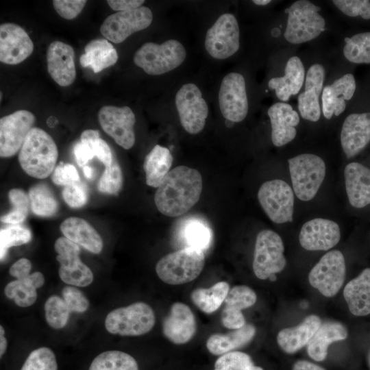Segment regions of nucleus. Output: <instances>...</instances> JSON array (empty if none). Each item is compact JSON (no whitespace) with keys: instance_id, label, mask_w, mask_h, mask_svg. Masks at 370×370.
Returning a JSON list of instances; mask_svg holds the SVG:
<instances>
[{"instance_id":"1","label":"nucleus","mask_w":370,"mask_h":370,"mask_svg":"<svg viewBox=\"0 0 370 370\" xmlns=\"http://www.w3.org/2000/svg\"><path fill=\"white\" fill-rule=\"evenodd\" d=\"M201 191V173L195 169L179 166L170 171L157 188L154 201L162 214L176 217L197 204Z\"/></svg>"},{"instance_id":"2","label":"nucleus","mask_w":370,"mask_h":370,"mask_svg":"<svg viewBox=\"0 0 370 370\" xmlns=\"http://www.w3.org/2000/svg\"><path fill=\"white\" fill-rule=\"evenodd\" d=\"M58 156L52 137L41 128L34 127L20 149L18 162L29 176L44 179L54 170Z\"/></svg>"},{"instance_id":"3","label":"nucleus","mask_w":370,"mask_h":370,"mask_svg":"<svg viewBox=\"0 0 370 370\" xmlns=\"http://www.w3.org/2000/svg\"><path fill=\"white\" fill-rule=\"evenodd\" d=\"M204 265L205 256L203 251L186 247L161 258L156 263V272L164 283L179 285L196 279Z\"/></svg>"},{"instance_id":"4","label":"nucleus","mask_w":370,"mask_h":370,"mask_svg":"<svg viewBox=\"0 0 370 370\" xmlns=\"http://www.w3.org/2000/svg\"><path fill=\"white\" fill-rule=\"evenodd\" d=\"M321 10L308 0L295 1L284 10L288 14L285 39L291 44H301L318 37L325 26V19L319 13Z\"/></svg>"},{"instance_id":"5","label":"nucleus","mask_w":370,"mask_h":370,"mask_svg":"<svg viewBox=\"0 0 370 370\" xmlns=\"http://www.w3.org/2000/svg\"><path fill=\"white\" fill-rule=\"evenodd\" d=\"M186 56L184 47L176 40H169L162 44L148 42L136 51L134 62L147 74L158 75L178 67Z\"/></svg>"},{"instance_id":"6","label":"nucleus","mask_w":370,"mask_h":370,"mask_svg":"<svg viewBox=\"0 0 370 370\" xmlns=\"http://www.w3.org/2000/svg\"><path fill=\"white\" fill-rule=\"evenodd\" d=\"M156 323L152 308L143 301L110 311L105 319L106 330L122 336H138L150 332Z\"/></svg>"},{"instance_id":"7","label":"nucleus","mask_w":370,"mask_h":370,"mask_svg":"<svg viewBox=\"0 0 370 370\" xmlns=\"http://www.w3.org/2000/svg\"><path fill=\"white\" fill-rule=\"evenodd\" d=\"M288 162L295 195L302 201L311 200L324 180V161L318 156L303 153L288 159Z\"/></svg>"},{"instance_id":"8","label":"nucleus","mask_w":370,"mask_h":370,"mask_svg":"<svg viewBox=\"0 0 370 370\" xmlns=\"http://www.w3.org/2000/svg\"><path fill=\"white\" fill-rule=\"evenodd\" d=\"M284 244L280 235L271 230L260 231L256 239L253 269L256 276L266 280L282 271L286 264Z\"/></svg>"},{"instance_id":"9","label":"nucleus","mask_w":370,"mask_h":370,"mask_svg":"<svg viewBox=\"0 0 370 370\" xmlns=\"http://www.w3.org/2000/svg\"><path fill=\"white\" fill-rule=\"evenodd\" d=\"M258 199L273 222L284 223L293 221V190L284 180L275 179L264 182L258 190Z\"/></svg>"},{"instance_id":"10","label":"nucleus","mask_w":370,"mask_h":370,"mask_svg":"<svg viewBox=\"0 0 370 370\" xmlns=\"http://www.w3.org/2000/svg\"><path fill=\"white\" fill-rule=\"evenodd\" d=\"M346 267L343 254L332 250L323 255L311 269L308 280L310 285L327 297L334 296L342 287Z\"/></svg>"},{"instance_id":"11","label":"nucleus","mask_w":370,"mask_h":370,"mask_svg":"<svg viewBox=\"0 0 370 370\" xmlns=\"http://www.w3.org/2000/svg\"><path fill=\"white\" fill-rule=\"evenodd\" d=\"M58 254L56 260L60 264L58 274L62 281L71 286L85 287L94 279L90 269L79 258L78 245L66 238H58L54 244Z\"/></svg>"},{"instance_id":"12","label":"nucleus","mask_w":370,"mask_h":370,"mask_svg":"<svg viewBox=\"0 0 370 370\" xmlns=\"http://www.w3.org/2000/svg\"><path fill=\"white\" fill-rule=\"evenodd\" d=\"M153 18L145 6L121 11L108 16L100 27L101 34L114 43H121L132 34L148 27Z\"/></svg>"},{"instance_id":"13","label":"nucleus","mask_w":370,"mask_h":370,"mask_svg":"<svg viewBox=\"0 0 370 370\" xmlns=\"http://www.w3.org/2000/svg\"><path fill=\"white\" fill-rule=\"evenodd\" d=\"M240 47V31L236 17L221 15L206 34L205 47L214 58L223 60L234 55Z\"/></svg>"},{"instance_id":"14","label":"nucleus","mask_w":370,"mask_h":370,"mask_svg":"<svg viewBox=\"0 0 370 370\" xmlns=\"http://www.w3.org/2000/svg\"><path fill=\"white\" fill-rule=\"evenodd\" d=\"M175 106L183 128L191 134L204 127L208 107L199 88L194 84H184L175 95Z\"/></svg>"},{"instance_id":"15","label":"nucleus","mask_w":370,"mask_h":370,"mask_svg":"<svg viewBox=\"0 0 370 370\" xmlns=\"http://www.w3.org/2000/svg\"><path fill=\"white\" fill-rule=\"evenodd\" d=\"M98 120L103 130L119 146L125 149L134 146L136 118L130 107L104 106L98 112Z\"/></svg>"},{"instance_id":"16","label":"nucleus","mask_w":370,"mask_h":370,"mask_svg":"<svg viewBox=\"0 0 370 370\" xmlns=\"http://www.w3.org/2000/svg\"><path fill=\"white\" fill-rule=\"evenodd\" d=\"M221 112L226 120L241 122L246 117L249 105L244 77L230 73L222 79L219 92Z\"/></svg>"},{"instance_id":"17","label":"nucleus","mask_w":370,"mask_h":370,"mask_svg":"<svg viewBox=\"0 0 370 370\" xmlns=\"http://www.w3.org/2000/svg\"><path fill=\"white\" fill-rule=\"evenodd\" d=\"M35 116L20 110L0 119V156L10 157L21 149L25 139L34 127Z\"/></svg>"},{"instance_id":"18","label":"nucleus","mask_w":370,"mask_h":370,"mask_svg":"<svg viewBox=\"0 0 370 370\" xmlns=\"http://www.w3.org/2000/svg\"><path fill=\"white\" fill-rule=\"evenodd\" d=\"M34 44L27 33L15 23L0 25V61L7 64H18L28 58Z\"/></svg>"},{"instance_id":"19","label":"nucleus","mask_w":370,"mask_h":370,"mask_svg":"<svg viewBox=\"0 0 370 370\" xmlns=\"http://www.w3.org/2000/svg\"><path fill=\"white\" fill-rule=\"evenodd\" d=\"M338 225L331 220L316 218L305 223L300 231L301 246L309 251H327L340 241Z\"/></svg>"},{"instance_id":"20","label":"nucleus","mask_w":370,"mask_h":370,"mask_svg":"<svg viewBox=\"0 0 370 370\" xmlns=\"http://www.w3.org/2000/svg\"><path fill=\"white\" fill-rule=\"evenodd\" d=\"M197 331L195 317L186 304L175 302L162 322L164 336L171 343L182 345L189 342Z\"/></svg>"},{"instance_id":"21","label":"nucleus","mask_w":370,"mask_h":370,"mask_svg":"<svg viewBox=\"0 0 370 370\" xmlns=\"http://www.w3.org/2000/svg\"><path fill=\"white\" fill-rule=\"evenodd\" d=\"M47 64L51 78L61 86H68L76 77L75 51L63 42L53 41L47 51Z\"/></svg>"},{"instance_id":"22","label":"nucleus","mask_w":370,"mask_h":370,"mask_svg":"<svg viewBox=\"0 0 370 370\" xmlns=\"http://www.w3.org/2000/svg\"><path fill=\"white\" fill-rule=\"evenodd\" d=\"M369 142L370 112L348 115L341 132V143L347 158L357 155Z\"/></svg>"},{"instance_id":"23","label":"nucleus","mask_w":370,"mask_h":370,"mask_svg":"<svg viewBox=\"0 0 370 370\" xmlns=\"http://www.w3.org/2000/svg\"><path fill=\"white\" fill-rule=\"evenodd\" d=\"M324 79L325 69L321 64H314L308 70L304 91L298 97V109L303 119L312 122L320 119L319 96Z\"/></svg>"},{"instance_id":"24","label":"nucleus","mask_w":370,"mask_h":370,"mask_svg":"<svg viewBox=\"0 0 370 370\" xmlns=\"http://www.w3.org/2000/svg\"><path fill=\"white\" fill-rule=\"evenodd\" d=\"M267 114L271 125V140L275 146L282 147L295 138L300 119L290 104L275 103L268 109Z\"/></svg>"},{"instance_id":"25","label":"nucleus","mask_w":370,"mask_h":370,"mask_svg":"<svg viewBox=\"0 0 370 370\" xmlns=\"http://www.w3.org/2000/svg\"><path fill=\"white\" fill-rule=\"evenodd\" d=\"M256 299V293L247 286L238 285L230 289L221 313L223 326L232 330L244 326L245 320L241 310L252 306Z\"/></svg>"},{"instance_id":"26","label":"nucleus","mask_w":370,"mask_h":370,"mask_svg":"<svg viewBox=\"0 0 370 370\" xmlns=\"http://www.w3.org/2000/svg\"><path fill=\"white\" fill-rule=\"evenodd\" d=\"M354 75L347 73L325 86L322 92V111L327 119L339 116L346 108L345 100H350L356 90Z\"/></svg>"},{"instance_id":"27","label":"nucleus","mask_w":370,"mask_h":370,"mask_svg":"<svg viewBox=\"0 0 370 370\" xmlns=\"http://www.w3.org/2000/svg\"><path fill=\"white\" fill-rule=\"evenodd\" d=\"M346 193L350 204L361 208L370 204V169L351 162L344 170Z\"/></svg>"},{"instance_id":"28","label":"nucleus","mask_w":370,"mask_h":370,"mask_svg":"<svg viewBox=\"0 0 370 370\" xmlns=\"http://www.w3.org/2000/svg\"><path fill=\"white\" fill-rule=\"evenodd\" d=\"M64 237L85 248L88 251L98 254L103 249V241L96 230L86 220L79 217H69L60 225Z\"/></svg>"},{"instance_id":"29","label":"nucleus","mask_w":370,"mask_h":370,"mask_svg":"<svg viewBox=\"0 0 370 370\" xmlns=\"http://www.w3.org/2000/svg\"><path fill=\"white\" fill-rule=\"evenodd\" d=\"M321 325L318 316L308 315L297 326L280 331L277 336L278 345L286 353L293 354L308 345Z\"/></svg>"},{"instance_id":"30","label":"nucleus","mask_w":370,"mask_h":370,"mask_svg":"<svg viewBox=\"0 0 370 370\" xmlns=\"http://www.w3.org/2000/svg\"><path fill=\"white\" fill-rule=\"evenodd\" d=\"M305 79V69L297 56L290 58L286 64L284 75L271 78L268 83L271 90H275L277 97L287 101L292 95H297Z\"/></svg>"},{"instance_id":"31","label":"nucleus","mask_w":370,"mask_h":370,"mask_svg":"<svg viewBox=\"0 0 370 370\" xmlns=\"http://www.w3.org/2000/svg\"><path fill=\"white\" fill-rule=\"evenodd\" d=\"M343 296L352 314H370V268L365 269L345 286Z\"/></svg>"},{"instance_id":"32","label":"nucleus","mask_w":370,"mask_h":370,"mask_svg":"<svg viewBox=\"0 0 370 370\" xmlns=\"http://www.w3.org/2000/svg\"><path fill=\"white\" fill-rule=\"evenodd\" d=\"M347 336L346 328L338 322L328 321L320 325L307 345L309 356L316 361H323L327 356L330 345L345 340Z\"/></svg>"},{"instance_id":"33","label":"nucleus","mask_w":370,"mask_h":370,"mask_svg":"<svg viewBox=\"0 0 370 370\" xmlns=\"http://www.w3.org/2000/svg\"><path fill=\"white\" fill-rule=\"evenodd\" d=\"M117 60L118 54L114 46L107 39L101 38L86 45L79 63L82 67H90L97 73L114 65Z\"/></svg>"},{"instance_id":"34","label":"nucleus","mask_w":370,"mask_h":370,"mask_svg":"<svg viewBox=\"0 0 370 370\" xmlns=\"http://www.w3.org/2000/svg\"><path fill=\"white\" fill-rule=\"evenodd\" d=\"M256 332L254 325L245 323L242 328L227 334H213L208 338L206 347L212 354L221 356L249 343Z\"/></svg>"},{"instance_id":"35","label":"nucleus","mask_w":370,"mask_h":370,"mask_svg":"<svg viewBox=\"0 0 370 370\" xmlns=\"http://www.w3.org/2000/svg\"><path fill=\"white\" fill-rule=\"evenodd\" d=\"M45 277L41 272L31 273L27 277L10 282L4 288L5 296L14 299L20 307L33 305L37 299L36 289L43 286Z\"/></svg>"},{"instance_id":"36","label":"nucleus","mask_w":370,"mask_h":370,"mask_svg":"<svg viewBox=\"0 0 370 370\" xmlns=\"http://www.w3.org/2000/svg\"><path fill=\"white\" fill-rule=\"evenodd\" d=\"M173 161L166 147L156 145L145 156L143 169L148 186L158 188L169 173Z\"/></svg>"},{"instance_id":"37","label":"nucleus","mask_w":370,"mask_h":370,"mask_svg":"<svg viewBox=\"0 0 370 370\" xmlns=\"http://www.w3.org/2000/svg\"><path fill=\"white\" fill-rule=\"evenodd\" d=\"M230 291L227 282H219L210 288H197L190 293L193 304L203 312L211 314L224 302Z\"/></svg>"},{"instance_id":"38","label":"nucleus","mask_w":370,"mask_h":370,"mask_svg":"<svg viewBox=\"0 0 370 370\" xmlns=\"http://www.w3.org/2000/svg\"><path fill=\"white\" fill-rule=\"evenodd\" d=\"M88 370H139V367L131 355L119 350H109L97 356Z\"/></svg>"},{"instance_id":"39","label":"nucleus","mask_w":370,"mask_h":370,"mask_svg":"<svg viewBox=\"0 0 370 370\" xmlns=\"http://www.w3.org/2000/svg\"><path fill=\"white\" fill-rule=\"evenodd\" d=\"M30 208L34 214L40 217H50L56 213L58 201L50 188L43 184L34 185L29 190Z\"/></svg>"},{"instance_id":"40","label":"nucleus","mask_w":370,"mask_h":370,"mask_svg":"<svg viewBox=\"0 0 370 370\" xmlns=\"http://www.w3.org/2000/svg\"><path fill=\"white\" fill-rule=\"evenodd\" d=\"M186 247L206 250L212 242V232L206 223L199 220H189L184 225L181 232Z\"/></svg>"},{"instance_id":"41","label":"nucleus","mask_w":370,"mask_h":370,"mask_svg":"<svg viewBox=\"0 0 370 370\" xmlns=\"http://www.w3.org/2000/svg\"><path fill=\"white\" fill-rule=\"evenodd\" d=\"M345 42L343 54L348 61L356 64L370 63V32L346 37Z\"/></svg>"},{"instance_id":"42","label":"nucleus","mask_w":370,"mask_h":370,"mask_svg":"<svg viewBox=\"0 0 370 370\" xmlns=\"http://www.w3.org/2000/svg\"><path fill=\"white\" fill-rule=\"evenodd\" d=\"M8 198L13 209L1 217L5 223L16 225L23 222L29 212L30 201L28 195L22 189L12 188L8 193Z\"/></svg>"},{"instance_id":"43","label":"nucleus","mask_w":370,"mask_h":370,"mask_svg":"<svg viewBox=\"0 0 370 370\" xmlns=\"http://www.w3.org/2000/svg\"><path fill=\"white\" fill-rule=\"evenodd\" d=\"M44 308L45 319L50 327L60 330L66 325L71 311L63 299L52 295L46 300Z\"/></svg>"},{"instance_id":"44","label":"nucleus","mask_w":370,"mask_h":370,"mask_svg":"<svg viewBox=\"0 0 370 370\" xmlns=\"http://www.w3.org/2000/svg\"><path fill=\"white\" fill-rule=\"evenodd\" d=\"M214 370H263L256 366L246 353L233 351L220 356L214 363Z\"/></svg>"},{"instance_id":"45","label":"nucleus","mask_w":370,"mask_h":370,"mask_svg":"<svg viewBox=\"0 0 370 370\" xmlns=\"http://www.w3.org/2000/svg\"><path fill=\"white\" fill-rule=\"evenodd\" d=\"M21 370H58L56 355L49 347L36 349L29 354Z\"/></svg>"},{"instance_id":"46","label":"nucleus","mask_w":370,"mask_h":370,"mask_svg":"<svg viewBox=\"0 0 370 370\" xmlns=\"http://www.w3.org/2000/svg\"><path fill=\"white\" fill-rule=\"evenodd\" d=\"M30 230L19 225H11L0 230L1 260L6 255L7 250L12 247L19 246L31 240Z\"/></svg>"},{"instance_id":"47","label":"nucleus","mask_w":370,"mask_h":370,"mask_svg":"<svg viewBox=\"0 0 370 370\" xmlns=\"http://www.w3.org/2000/svg\"><path fill=\"white\" fill-rule=\"evenodd\" d=\"M80 140L88 143L95 156L106 166H110L114 162L112 151L107 143L99 137L97 130H84L80 136Z\"/></svg>"},{"instance_id":"48","label":"nucleus","mask_w":370,"mask_h":370,"mask_svg":"<svg viewBox=\"0 0 370 370\" xmlns=\"http://www.w3.org/2000/svg\"><path fill=\"white\" fill-rule=\"evenodd\" d=\"M123 177L121 169L116 161L106 167L98 183L100 192L110 195L117 194L123 186Z\"/></svg>"},{"instance_id":"49","label":"nucleus","mask_w":370,"mask_h":370,"mask_svg":"<svg viewBox=\"0 0 370 370\" xmlns=\"http://www.w3.org/2000/svg\"><path fill=\"white\" fill-rule=\"evenodd\" d=\"M332 2L347 16L370 19V1L368 0H334Z\"/></svg>"},{"instance_id":"50","label":"nucleus","mask_w":370,"mask_h":370,"mask_svg":"<svg viewBox=\"0 0 370 370\" xmlns=\"http://www.w3.org/2000/svg\"><path fill=\"white\" fill-rule=\"evenodd\" d=\"M62 195L66 204L73 208L82 207L88 200L87 189L81 182L65 186Z\"/></svg>"},{"instance_id":"51","label":"nucleus","mask_w":370,"mask_h":370,"mask_svg":"<svg viewBox=\"0 0 370 370\" xmlns=\"http://www.w3.org/2000/svg\"><path fill=\"white\" fill-rule=\"evenodd\" d=\"M62 297L71 312H84L89 307V301L83 293L73 286H64Z\"/></svg>"},{"instance_id":"52","label":"nucleus","mask_w":370,"mask_h":370,"mask_svg":"<svg viewBox=\"0 0 370 370\" xmlns=\"http://www.w3.org/2000/svg\"><path fill=\"white\" fill-rule=\"evenodd\" d=\"M51 180L55 184L64 186L80 182L76 168L71 164L62 162L53 170Z\"/></svg>"},{"instance_id":"53","label":"nucleus","mask_w":370,"mask_h":370,"mask_svg":"<svg viewBox=\"0 0 370 370\" xmlns=\"http://www.w3.org/2000/svg\"><path fill=\"white\" fill-rule=\"evenodd\" d=\"M86 2L85 0H53L52 3L61 17L71 20L80 14Z\"/></svg>"},{"instance_id":"54","label":"nucleus","mask_w":370,"mask_h":370,"mask_svg":"<svg viewBox=\"0 0 370 370\" xmlns=\"http://www.w3.org/2000/svg\"><path fill=\"white\" fill-rule=\"evenodd\" d=\"M73 153L77 164L83 167L95 156L90 145L81 140L74 145Z\"/></svg>"},{"instance_id":"55","label":"nucleus","mask_w":370,"mask_h":370,"mask_svg":"<svg viewBox=\"0 0 370 370\" xmlns=\"http://www.w3.org/2000/svg\"><path fill=\"white\" fill-rule=\"evenodd\" d=\"M31 269V262L27 258H22L16 261L10 267L9 273L12 277L16 279H21L30 275Z\"/></svg>"},{"instance_id":"56","label":"nucleus","mask_w":370,"mask_h":370,"mask_svg":"<svg viewBox=\"0 0 370 370\" xmlns=\"http://www.w3.org/2000/svg\"><path fill=\"white\" fill-rule=\"evenodd\" d=\"M143 0H108V5L115 11L121 12L141 7Z\"/></svg>"},{"instance_id":"57","label":"nucleus","mask_w":370,"mask_h":370,"mask_svg":"<svg viewBox=\"0 0 370 370\" xmlns=\"http://www.w3.org/2000/svg\"><path fill=\"white\" fill-rule=\"evenodd\" d=\"M293 370H325L321 367L306 360L297 361L293 367Z\"/></svg>"},{"instance_id":"58","label":"nucleus","mask_w":370,"mask_h":370,"mask_svg":"<svg viewBox=\"0 0 370 370\" xmlns=\"http://www.w3.org/2000/svg\"><path fill=\"white\" fill-rule=\"evenodd\" d=\"M5 330L2 325L0 326V356L1 358L5 354L7 347L8 342L7 339L4 336Z\"/></svg>"},{"instance_id":"59","label":"nucleus","mask_w":370,"mask_h":370,"mask_svg":"<svg viewBox=\"0 0 370 370\" xmlns=\"http://www.w3.org/2000/svg\"><path fill=\"white\" fill-rule=\"evenodd\" d=\"M83 172H84V176L87 179H91L92 177L93 170H92V167H90L89 166H84L83 167Z\"/></svg>"},{"instance_id":"60","label":"nucleus","mask_w":370,"mask_h":370,"mask_svg":"<svg viewBox=\"0 0 370 370\" xmlns=\"http://www.w3.org/2000/svg\"><path fill=\"white\" fill-rule=\"evenodd\" d=\"M253 2L258 5H265L269 4L271 1L270 0H254Z\"/></svg>"},{"instance_id":"61","label":"nucleus","mask_w":370,"mask_h":370,"mask_svg":"<svg viewBox=\"0 0 370 370\" xmlns=\"http://www.w3.org/2000/svg\"><path fill=\"white\" fill-rule=\"evenodd\" d=\"M234 123L231 121H229V120H225V125L227 127H231L234 125Z\"/></svg>"},{"instance_id":"62","label":"nucleus","mask_w":370,"mask_h":370,"mask_svg":"<svg viewBox=\"0 0 370 370\" xmlns=\"http://www.w3.org/2000/svg\"><path fill=\"white\" fill-rule=\"evenodd\" d=\"M269 278L270 279L271 281H275V279H276L275 274H273V275H270V277Z\"/></svg>"},{"instance_id":"63","label":"nucleus","mask_w":370,"mask_h":370,"mask_svg":"<svg viewBox=\"0 0 370 370\" xmlns=\"http://www.w3.org/2000/svg\"><path fill=\"white\" fill-rule=\"evenodd\" d=\"M368 362L370 367V352L369 353V355H368Z\"/></svg>"}]
</instances>
